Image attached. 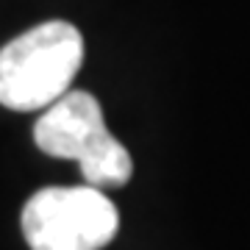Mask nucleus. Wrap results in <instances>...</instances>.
<instances>
[{
  "instance_id": "nucleus-1",
  "label": "nucleus",
  "mask_w": 250,
  "mask_h": 250,
  "mask_svg": "<svg viewBox=\"0 0 250 250\" xmlns=\"http://www.w3.org/2000/svg\"><path fill=\"white\" fill-rule=\"evenodd\" d=\"M83 64V34L67 20H47L0 47V106L42 111L72 89Z\"/></svg>"
},
{
  "instance_id": "nucleus-2",
  "label": "nucleus",
  "mask_w": 250,
  "mask_h": 250,
  "mask_svg": "<svg viewBox=\"0 0 250 250\" xmlns=\"http://www.w3.org/2000/svg\"><path fill=\"white\" fill-rule=\"evenodd\" d=\"M34 142L53 159L78 161L83 181L98 189L125 187L134 175L128 147L108 131L100 100L83 89H70L42 108Z\"/></svg>"
},
{
  "instance_id": "nucleus-3",
  "label": "nucleus",
  "mask_w": 250,
  "mask_h": 250,
  "mask_svg": "<svg viewBox=\"0 0 250 250\" xmlns=\"http://www.w3.org/2000/svg\"><path fill=\"white\" fill-rule=\"evenodd\" d=\"M20 225L31 250H103L117 236L120 214L92 184L47 187L28 197Z\"/></svg>"
}]
</instances>
